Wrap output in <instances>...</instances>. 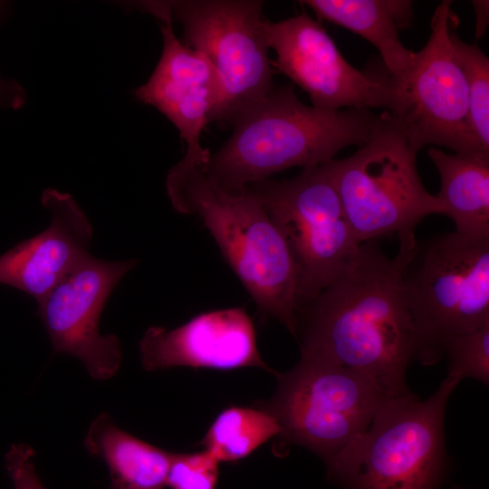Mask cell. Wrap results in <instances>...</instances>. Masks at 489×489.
<instances>
[{"instance_id": "17", "label": "cell", "mask_w": 489, "mask_h": 489, "mask_svg": "<svg viewBox=\"0 0 489 489\" xmlns=\"http://www.w3.org/2000/svg\"><path fill=\"white\" fill-rule=\"evenodd\" d=\"M83 446L106 465L112 489H164L173 453L120 428L106 412L91 424Z\"/></svg>"}, {"instance_id": "5", "label": "cell", "mask_w": 489, "mask_h": 489, "mask_svg": "<svg viewBox=\"0 0 489 489\" xmlns=\"http://www.w3.org/2000/svg\"><path fill=\"white\" fill-rule=\"evenodd\" d=\"M417 153L401 120L384 110L352 155L325 163L360 244L396 235L399 247H413L417 225L445 215L421 181Z\"/></svg>"}, {"instance_id": "22", "label": "cell", "mask_w": 489, "mask_h": 489, "mask_svg": "<svg viewBox=\"0 0 489 489\" xmlns=\"http://www.w3.org/2000/svg\"><path fill=\"white\" fill-rule=\"evenodd\" d=\"M219 462L206 450L173 453L167 486L170 489H216Z\"/></svg>"}, {"instance_id": "24", "label": "cell", "mask_w": 489, "mask_h": 489, "mask_svg": "<svg viewBox=\"0 0 489 489\" xmlns=\"http://www.w3.org/2000/svg\"><path fill=\"white\" fill-rule=\"evenodd\" d=\"M3 5L0 3V7ZM2 16L3 13L0 10V17ZM25 101L26 91L18 82L0 76V109L17 110L24 105Z\"/></svg>"}, {"instance_id": "4", "label": "cell", "mask_w": 489, "mask_h": 489, "mask_svg": "<svg viewBox=\"0 0 489 489\" xmlns=\"http://www.w3.org/2000/svg\"><path fill=\"white\" fill-rule=\"evenodd\" d=\"M458 383L446 377L429 398L409 392L387 399L369 427L325 464L343 489H439L451 463L445 415Z\"/></svg>"}, {"instance_id": "19", "label": "cell", "mask_w": 489, "mask_h": 489, "mask_svg": "<svg viewBox=\"0 0 489 489\" xmlns=\"http://www.w3.org/2000/svg\"><path fill=\"white\" fill-rule=\"evenodd\" d=\"M279 434L275 417L261 405L233 406L216 416L199 445L219 463H234Z\"/></svg>"}, {"instance_id": "18", "label": "cell", "mask_w": 489, "mask_h": 489, "mask_svg": "<svg viewBox=\"0 0 489 489\" xmlns=\"http://www.w3.org/2000/svg\"><path fill=\"white\" fill-rule=\"evenodd\" d=\"M428 156L440 177L436 196L455 233L489 237V154L446 153L431 148Z\"/></svg>"}, {"instance_id": "1", "label": "cell", "mask_w": 489, "mask_h": 489, "mask_svg": "<svg viewBox=\"0 0 489 489\" xmlns=\"http://www.w3.org/2000/svg\"><path fill=\"white\" fill-rule=\"evenodd\" d=\"M413 248L389 257L380 239L361 243L351 266L297 310L292 336L301 357L363 373L389 397L411 392L414 331L401 273Z\"/></svg>"}, {"instance_id": "13", "label": "cell", "mask_w": 489, "mask_h": 489, "mask_svg": "<svg viewBox=\"0 0 489 489\" xmlns=\"http://www.w3.org/2000/svg\"><path fill=\"white\" fill-rule=\"evenodd\" d=\"M157 20L163 39L162 53L149 80L134 90V96L174 124L186 143L182 158L207 161L211 152L202 146L201 134L221 100L219 77L201 53L177 37L169 19Z\"/></svg>"}, {"instance_id": "9", "label": "cell", "mask_w": 489, "mask_h": 489, "mask_svg": "<svg viewBox=\"0 0 489 489\" xmlns=\"http://www.w3.org/2000/svg\"><path fill=\"white\" fill-rule=\"evenodd\" d=\"M245 188L263 204L288 247L299 278V307L355 262L361 244L325 163L304 168L292 178L263 179Z\"/></svg>"}, {"instance_id": "23", "label": "cell", "mask_w": 489, "mask_h": 489, "mask_svg": "<svg viewBox=\"0 0 489 489\" xmlns=\"http://www.w3.org/2000/svg\"><path fill=\"white\" fill-rule=\"evenodd\" d=\"M35 452L28 445H12L5 456V465L14 489H45L34 465Z\"/></svg>"}, {"instance_id": "16", "label": "cell", "mask_w": 489, "mask_h": 489, "mask_svg": "<svg viewBox=\"0 0 489 489\" xmlns=\"http://www.w3.org/2000/svg\"><path fill=\"white\" fill-rule=\"evenodd\" d=\"M319 19L344 27L370 43L398 89L407 82L415 53L407 49L398 30L411 24L413 3L408 0H304Z\"/></svg>"}, {"instance_id": "7", "label": "cell", "mask_w": 489, "mask_h": 489, "mask_svg": "<svg viewBox=\"0 0 489 489\" xmlns=\"http://www.w3.org/2000/svg\"><path fill=\"white\" fill-rule=\"evenodd\" d=\"M129 11L179 23L181 42L201 53L216 70L221 100L211 121L231 123L235 116L275 86L268 56L261 0L129 1Z\"/></svg>"}, {"instance_id": "10", "label": "cell", "mask_w": 489, "mask_h": 489, "mask_svg": "<svg viewBox=\"0 0 489 489\" xmlns=\"http://www.w3.org/2000/svg\"><path fill=\"white\" fill-rule=\"evenodd\" d=\"M451 1L439 4L431 18V34L415 53L409 76L398 89V117L412 147L443 146L455 153H485L472 129L468 91L450 38L458 24Z\"/></svg>"}, {"instance_id": "8", "label": "cell", "mask_w": 489, "mask_h": 489, "mask_svg": "<svg viewBox=\"0 0 489 489\" xmlns=\"http://www.w3.org/2000/svg\"><path fill=\"white\" fill-rule=\"evenodd\" d=\"M276 376L273 398L261 406L278 422L282 445L305 447L324 463L360 435L392 398L369 376L315 359L301 357Z\"/></svg>"}, {"instance_id": "3", "label": "cell", "mask_w": 489, "mask_h": 489, "mask_svg": "<svg viewBox=\"0 0 489 489\" xmlns=\"http://www.w3.org/2000/svg\"><path fill=\"white\" fill-rule=\"evenodd\" d=\"M377 118L369 109L309 106L293 84L275 85L235 116L231 137L211 153L206 170L220 187L239 192L287 168L327 163L342 149L362 145Z\"/></svg>"}, {"instance_id": "25", "label": "cell", "mask_w": 489, "mask_h": 489, "mask_svg": "<svg viewBox=\"0 0 489 489\" xmlns=\"http://www.w3.org/2000/svg\"><path fill=\"white\" fill-rule=\"evenodd\" d=\"M476 14L475 37L480 39L485 33L488 24V1L472 2Z\"/></svg>"}, {"instance_id": "14", "label": "cell", "mask_w": 489, "mask_h": 489, "mask_svg": "<svg viewBox=\"0 0 489 489\" xmlns=\"http://www.w3.org/2000/svg\"><path fill=\"white\" fill-rule=\"evenodd\" d=\"M139 346L143 369L149 371L256 367L274 373L262 359L253 321L241 307L202 312L170 330L150 326Z\"/></svg>"}, {"instance_id": "2", "label": "cell", "mask_w": 489, "mask_h": 489, "mask_svg": "<svg viewBox=\"0 0 489 489\" xmlns=\"http://www.w3.org/2000/svg\"><path fill=\"white\" fill-rule=\"evenodd\" d=\"M208 161L181 158L165 187L177 213L197 217L257 308L293 335L299 278L288 247L259 199L244 188L225 190L208 176Z\"/></svg>"}, {"instance_id": "12", "label": "cell", "mask_w": 489, "mask_h": 489, "mask_svg": "<svg viewBox=\"0 0 489 489\" xmlns=\"http://www.w3.org/2000/svg\"><path fill=\"white\" fill-rule=\"evenodd\" d=\"M138 262L89 254L37 302L53 351L77 358L94 379H109L120 367V340L100 333V319L111 292Z\"/></svg>"}, {"instance_id": "6", "label": "cell", "mask_w": 489, "mask_h": 489, "mask_svg": "<svg viewBox=\"0 0 489 489\" xmlns=\"http://www.w3.org/2000/svg\"><path fill=\"white\" fill-rule=\"evenodd\" d=\"M413 360L431 366L453 337L489 324V237L455 232L417 241L401 273Z\"/></svg>"}, {"instance_id": "21", "label": "cell", "mask_w": 489, "mask_h": 489, "mask_svg": "<svg viewBox=\"0 0 489 489\" xmlns=\"http://www.w3.org/2000/svg\"><path fill=\"white\" fill-rule=\"evenodd\" d=\"M446 377L458 384L465 379L489 383V324L450 339L445 349Z\"/></svg>"}, {"instance_id": "20", "label": "cell", "mask_w": 489, "mask_h": 489, "mask_svg": "<svg viewBox=\"0 0 489 489\" xmlns=\"http://www.w3.org/2000/svg\"><path fill=\"white\" fill-rule=\"evenodd\" d=\"M454 25L450 38L467 85L469 119L481 147L489 152V59L476 43L461 40Z\"/></svg>"}, {"instance_id": "15", "label": "cell", "mask_w": 489, "mask_h": 489, "mask_svg": "<svg viewBox=\"0 0 489 489\" xmlns=\"http://www.w3.org/2000/svg\"><path fill=\"white\" fill-rule=\"evenodd\" d=\"M41 203L50 213L48 227L0 255V283L37 302L91 254L93 235L88 216L70 194L48 187Z\"/></svg>"}, {"instance_id": "11", "label": "cell", "mask_w": 489, "mask_h": 489, "mask_svg": "<svg viewBox=\"0 0 489 489\" xmlns=\"http://www.w3.org/2000/svg\"><path fill=\"white\" fill-rule=\"evenodd\" d=\"M264 29L269 49L276 53L273 69L306 91L312 106L331 111L383 108L396 112L398 91L388 72L383 75L354 68L306 11L279 22L266 19Z\"/></svg>"}]
</instances>
